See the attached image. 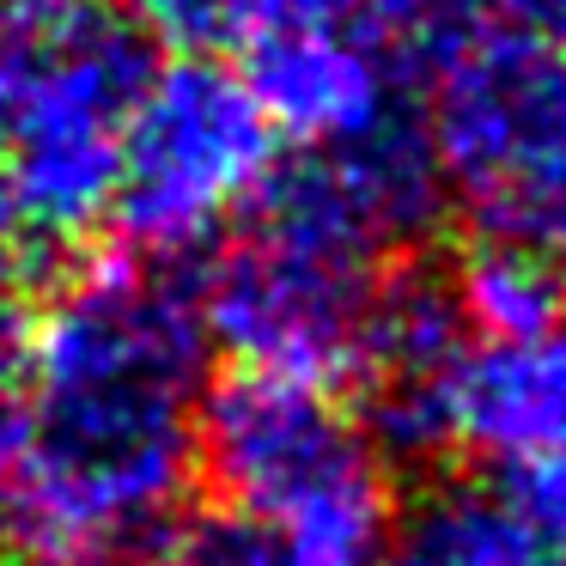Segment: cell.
I'll list each match as a JSON object with an SVG mask.
<instances>
[{
    "label": "cell",
    "mask_w": 566,
    "mask_h": 566,
    "mask_svg": "<svg viewBox=\"0 0 566 566\" xmlns=\"http://www.w3.org/2000/svg\"><path fill=\"white\" fill-rule=\"evenodd\" d=\"M196 281L111 256L43 305L0 444V566H135L196 475Z\"/></svg>",
    "instance_id": "obj_1"
},
{
    "label": "cell",
    "mask_w": 566,
    "mask_h": 566,
    "mask_svg": "<svg viewBox=\"0 0 566 566\" xmlns=\"http://www.w3.org/2000/svg\"><path fill=\"white\" fill-rule=\"evenodd\" d=\"M408 38L427 74L420 128L444 196L488 244L566 269V50L463 7L420 19Z\"/></svg>",
    "instance_id": "obj_2"
},
{
    "label": "cell",
    "mask_w": 566,
    "mask_h": 566,
    "mask_svg": "<svg viewBox=\"0 0 566 566\" xmlns=\"http://www.w3.org/2000/svg\"><path fill=\"white\" fill-rule=\"evenodd\" d=\"M384 244L323 153L274 165L250 220L196 281L201 329L238 366L335 384L354 371Z\"/></svg>",
    "instance_id": "obj_3"
},
{
    "label": "cell",
    "mask_w": 566,
    "mask_h": 566,
    "mask_svg": "<svg viewBox=\"0 0 566 566\" xmlns=\"http://www.w3.org/2000/svg\"><path fill=\"white\" fill-rule=\"evenodd\" d=\"M153 43L111 7L19 13L0 38V196L31 238H80L111 213L123 123Z\"/></svg>",
    "instance_id": "obj_4"
},
{
    "label": "cell",
    "mask_w": 566,
    "mask_h": 566,
    "mask_svg": "<svg viewBox=\"0 0 566 566\" xmlns=\"http://www.w3.org/2000/svg\"><path fill=\"white\" fill-rule=\"evenodd\" d=\"M196 463L232 512L323 554H371L390 517L378 444L329 384L238 366L196 402Z\"/></svg>",
    "instance_id": "obj_5"
},
{
    "label": "cell",
    "mask_w": 566,
    "mask_h": 566,
    "mask_svg": "<svg viewBox=\"0 0 566 566\" xmlns=\"http://www.w3.org/2000/svg\"><path fill=\"white\" fill-rule=\"evenodd\" d=\"M274 128L250 80L232 67L177 55L153 67L116 153L111 220L135 256H184L220 220L250 208L274 171Z\"/></svg>",
    "instance_id": "obj_6"
},
{
    "label": "cell",
    "mask_w": 566,
    "mask_h": 566,
    "mask_svg": "<svg viewBox=\"0 0 566 566\" xmlns=\"http://www.w3.org/2000/svg\"><path fill=\"white\" fill-rule=\"evenodd\" d=\"M469 359V323L457 286L439 274L378 281L359 329V427L390 457H432L457 439V371Z\"/></svg>",
    "instance_id": "obj_7"
},
{
    "label": "cell",
    "mask_w": 566,
    "mask_h": 566,
    "mask_svg": "<svg viewBox=\"0 0 566 566\" xmlns=\"http://www.w3.org/2000/svg\"><path fill=\"white\" fill-rule=\"evenodd\" d=\"M250 92H256L274 140H293L305 153L342 147L402 111L390 86V62L347 25L262 38L250 55Z\"/></svg>",
    "instance_id": "obj_8"
},
{
    "label": "cell",
    "mask_w": 566,
    "mask_h": 566,
    "mask_svg": "<svg viewBox=\"0 0 566 566\" xmlns=\"http://www.w3.org/2000/svg\"><path fill=\"white\" fill-rule=\"evenodd\" d=\"M457 439L505 469L566 451V317L542 335L469 347L457 371Z\"/></svg>",
    "instance_id": "obj_9"
},
{
    "label": "cell",
    "mask_w": 566,
    "mask_h": 566,
    "mask_svg": "<svg viewBox=\"0 0 566 566\" xmlns=\"http://www.w3.org/2000/svg\"><path fill=\"white\" fill-rule=\"evenodd\" d=\"M384 566H542V554L505 493L451 481L402 512L384 542Z\"/></svg>",
    "instance_id": "obj_10"
},
{
    "label": "cell",
    "mask_w": 566,
    "mask_h": 566,
    "mask_svg": "<svg viewBox=\"0 0 566 566\" xmlns=\"http://www.w3.org/2000/svg\"><path fill=\"white\" fill-rule=\"evenodd\" d=\"M457 305H463L469 329H481L488 342L542 335L566 317V269L536 250L481 238V250L457 274Z\"/></svg>",
    "instance_id": "obj_11"
},
{
    "label": "cell",
    "mask_w": 566,
    "mask_h": 566,
    "mask_svg": "<svg viewBox=\"0 0 566 566\" xmlns=\"http://www.w3.org/2000/svg\"><path fill=\"white\" fill-rule=\"evenodd\" d=\"M135 566H371L366 554H323L305 542H286L281 530L256 524L244 512H208L165 524Z\"/></svg>",
    "instance_id": "obj_12"
},
{
    "label": "cell",
    "mask_w": 566,
    "mask_h": 566,
    "mask_svg": "<svg viewBox=\"0 0 566 566\" xmlns=\"http://www.w3.org/2000/svg\"><path fill=\"white\" fill-rule=\"evenodd\" d=\"M140 31H147V43L213 62L250 25H244V0H140Z\"/></svg>",
    "instance_id": "obj_13"
},
{
    "label": "cell",
    "mask_w": 566,
    "mask_h": 566,
    "mask_svg": "<svg viewBox=\"0 0 566 566\" xmlns=\"http://www.w3.org/2000/svg\"><path fill=\"white\" fill-rule=\"evenodd\" d=\"M505 500L517 505V517H524L542 566H566V451L517 463Z\"/></svg>",
    "instance_id": "obj_14"
},
{
    "label": "cell",
    "mask_w": 566,
    "mask_h": 566,
    "mask_svg": "<svg viewBox=\"0 0 566 566\" xmlns=\"http://www.w3.org/2000/svg\"><path fill=\"white\" fill-rule=\"evenodd\" d=\"M366 0H244V25L256 38H281V31H329L347 25Z\"/></svg>",
    "instance_id": "obj_15"
},
{
    "label": "cell",
    "mask_w": 566,
    "mask_h": 566,
    "mask_svg": "<svg viewBox=\"0 0 566 566\" xmlns=\"http://www.w3.org/2000/svg\"><path fill=\"white\" fill-rule=\"evenodd\" d=\"M25 317L7 305L0 293V444L13 432V415H19V378H25Z\"/></svg>",
    "instance_id": "obj_16"
},
{
    "label": "cell",
    "mask_w": 566,
    "mask_h": 566,
    "mask_svg": "<svg viewBox=\"0 0 566 566\" xmlns=\"http://www.w3.org/2000/svg\"><path fill=\"white\" fill-rule=\"evenodd\" d=\"M505 25L530 31V38H548L566 50V0H493Z\"/></svg>",
    "instance_id": "obj_17"
},
{
    "label": "cell",
    "mask_w": 566,
    "mask_h": 566,
    "mask_svg": "<svg viewBox=\"0 0 566 566\" xmlns=\"http://www.w3.org/2000/svg\"><path fill=\"white\" fill-rule=\"evenodd\" d=\"M31 244H38V238L19 226V213L7 208V196H0V293H7V281L31 262Z\"/></svg>",
    "instance_id": "obj_18"
},
{
    "label": "cell",
    "mask_w": 566,
    "mask_h": 566,
    "mask_svg": "<svg viewBox=\"0 0 566 566\" xmlns=\"http://www.w3.org/2000/svg\"><path fill=\"white\" fill-rule=\"evenodd\" d=\"M25 13H80V7H111V0H19Z\"/></svg>",
    "instance_id": "obj_19"
}]
</instances>
